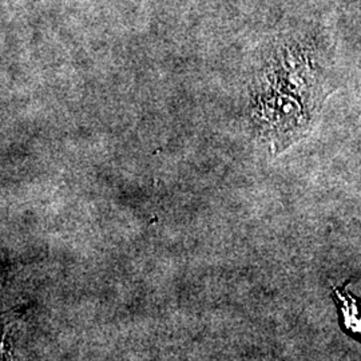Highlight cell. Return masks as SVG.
I'll return each mask as SVG.
<instances>
[{
	"instance_id": "cell-1",
	"label": "cell",
	"mask_w": 361,
	"mask_h": 361,
	"mask_svg": "<svg viewBox=\"0 0 361 361\" xmlns=\"http://www.w3.org/2000/svg\"><path fill=\"white\" fill-rule=\"evenodd\" d=\"M350 280L344 285L332 288V297L338 310L343 329L361 344V300L345 289Z\"/></svg>"
}]
</instances>
